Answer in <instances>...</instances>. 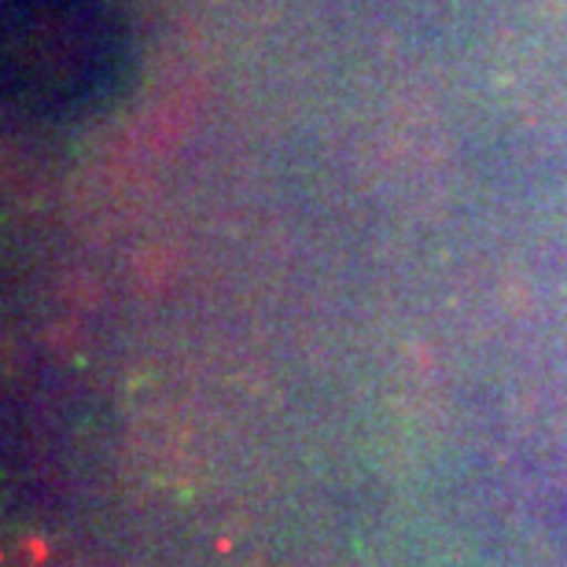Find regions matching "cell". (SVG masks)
Masks as SVG:
<instances>
[{
    "label": "cell",
    "instance_id": "1",
    "mask_svg": "<svg viewBox=\"0 0 567 567\" xmlns=\"http://www.w3.org/2000/svg\"><path fill=\"white\" fill-rule=\"evenodd\" d=\"M133 60L122 0H4V85L38 126H74L118 93Z\"/></svg>",
    "mask_w": 567,
    "mask_h": 567
}]
</instances>
